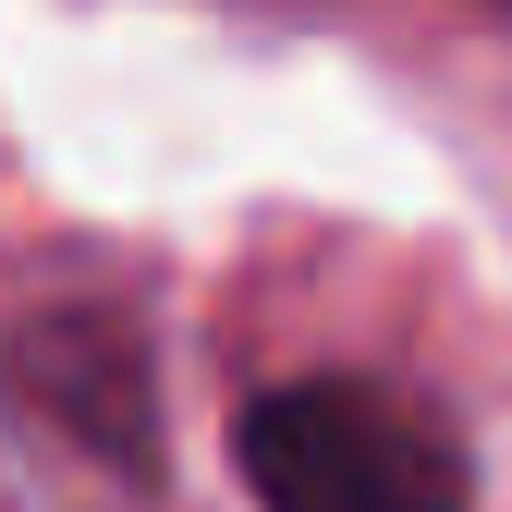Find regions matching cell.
Segmentation results:
<instances>
[{
    "mask_svg": "<svg viewBox=\"0 0 512 512\" xmlns=\"http://www.w3.org/2000/svg\"><path fill=\"white\" fill-rule=\"evenodd\" d=\"M256 512H476L464 452L391 378H281L232 415Z\"/></svg>",
    "mask_w": 512,
    "mask_h": 512,
    "instance_id": "obj_1",
    "label": "cell"
},
{
    "mask_svg": "<svg viewBox=\"0 0 512 512\" xmlns=\"http://www.w3.org/2000/svg\"><path fill=\"white\" fill-rule=\"evenodd\" d=\"M0 391H13V415L49 427L74 464H110V476L159 464V378H147V342L122 330L110 305H37V317H13Z\"/></svg>",
    "mask_w": 512,
    "mask_h": 512,
    "instance_id": "obj_2",
    "label": "cell"
},
{
    "mask_svg": "<svg viewBox=\"0 0 512 512\" xmlns=\"http://www.w3.org/2000/svg\"><path fill=\"white\" fill-rule=\"evenodd\" d=\"M488 13H512V0H488Z\"/></svg>",
    "mask_w": 512,
    "mask_h": 512,
    "instance_id": "obj_3",
    "label": "cell"
}]
</instances>
